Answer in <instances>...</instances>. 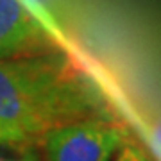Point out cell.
<instances>
[{
    "label": "cell",
    "mask_w": 161,
    "mask_h": 161,
    "mask_svg": "<svg viewBox=\"0 0 161 161\" xmlns=\"http://www.w3.org/2000/svg\"><path fill=\"white\" fill-rule=\"evenodd\" d=\"M115 161H154V158L134 140H124L116 149Z\"/></svg>",
    "instance_id": "5b68a950"
},
{
    "label": "cell",
    "mask_w": 161,
    "mask_h": 161,
    "mask_svg": "<svg viewBox=\"0 0 161 161\" xmlns=\"http://www.w3.org/2000/svg\"><path fill=\"white\" fill-rule=\"evenodd\" d=\"M113 118L109 104L79 61L48 50L0 61V124L40 145L54 127Z\"/></svg>",
    "instance_id": "6da1fadb"
},
{
    "label": "cell",
    "mask_w": 161,
    "mask_h": 161,
    "mask_svg": "<svg viewBox=\"0 0 161 161\" xmlns=\"http://www.w3.org/2000/svg\"><path fill=\"white\" fill-rule=\"evenodd\" d=\"M0 143H29L25 138H22L18 132L7 129L6 125L0 124Z\"/></svg>",
    "instance_id": "8992f818"
},
{
    "label": "cell",
    "mask_w": 161,
    "mask_h": 161,
    "mask_svg": "<svg viewBox=\"0 0 161 161\" xmlns=\"http://www.w3.org/2000/svg\"><path fill=\"white\" fill-rule=\"evenodd\" d=\"M125 138L115 118H86L47 131L38 147L45 161H109Z\"/></svg>",
    "instance_id": "7a4b0ae2"
},
{
    "label": "cell",
    "mask_w": 161,
    "mask_h": 161,
    "mask_svg": "<svg viewBox=\"0 0 161 161\" xmlns=\"http://www.w3.org/2000/svg\"><path fill=\"white\" fill-rule=\"evenodd\" d=\"M0 161H45L34 143H0Z\"/></svg>",
    "instance_id": "277c9868"
},
{
    "label": "cell",
    "mask_w": 161,
    "mask_h": 161,
    "mask_svg": "<svg viewBox=\"0 0 161 161\" xmlns=\"http://www.w3.org/2000/svg\"><path fill=\"white\" fill-rule=\"evenodd\" d=\"M56 50L48 29L23 0H0V61Z\"/></svg>",
    "instance_id": "3957f363"
}]
</instances>
